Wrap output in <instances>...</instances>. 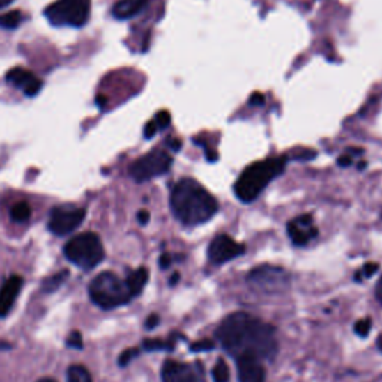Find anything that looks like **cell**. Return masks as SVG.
Instances as JSON below:
<instances>
[{"label": "cell", "mask_w": 382, "mask_h": 382, "mask_svg": "<svg viewBox=\"0 0 382 382\" xmlns=\"http://www.w3.org/2000/svg\"><path fill=\"white\" fill-rule=\"evenodd\" d=\"M38 382H56V381L52 379V378H42V379H39Z\"/></svg>", "instance_id": "44"}, {"label": "cell", "mask_w": 382, "mask_h": 382, "mask_svg": "<svg viewBox=\"0 0 382 382\" xmlns=\"http://www.w3.org/2000/svg\"><path fill=\"white\" fill-rule=\"evenodd\" d=\"M286 162H289V158L281 155L250 165L235 184V193L238 199L243 204H250V201L256 200L266 185L284 172Z\"/></svg>", "instance_id": "3"}, {"label": "cell", "mask_w": 382, "mask_h": 382, "mask_svg": "<svg viewBox=\"0 0 382 382\" xmlns=\"http://www.w3.org/2000/svg\"><path fill=\"white\" fill-rule=\"evenodd\" d=\"M66 259L75 266L91 270L105 259V250L100 238L96 233H82L72 238L65 245Z\"/></svg>", "instance_id": "5"}, {"label": "cell", "mask_w": 382, "mask_h": 382, "mask_svg": "<svg viewBox=\"0 0 382 382\" xmlns=\"http://www.w3.org/2000/svg\"><path fill=\"white\" fill-rule=\"evenodd\" d=\"M379 269V264L378 263H374V261H370V263H366L362 272L357 273V275H363L365 278H370V277H374V275L378 272Z\"/></svg>", "instance_id": "28"}, {"label": "cell", "mask_w": 382, "mask_h": 382, "mask_svg": "<svg viewBox=\"0 0 382 382\" xmlns=\"http://www.w3.org/2000/svg\"><path fill=\"white\" fill-rule=\"evenodd\" d=\"M205 157H206V160H208V162L215 163V162L218 160V153H217V151H212V150H206Z\"/></svg>", "instance_id": "37"}, {"label": "cell", "mask_w": 382, "mask_h": 382, "mask_svg": "<svg viewBox=\"0 0 382 382\" xmlns=\"http://www.w3.org/2000/svg\"><path fill=\"white\" fill-rule=\"evenodd\" d=\"M30 215H31V209L26 201H20V204L14 205L13 209H10V218H13L15 222H26L29 221Z\"/></svg>", "instance_id": "21"}, {"label": "cell", "mask_w": 382, "mask_h": 382, "mask_svg": "<svg viewBox=\"0 0 382 382\" xmlns=\"http://www.w3.org/2000/svg\"><path fill=\"white\" fill-rule=\"evenodd\" d=\"M6 81L13 86L23 90L30 98L36 96L42 89V81L36 78L33 73L23 69V68H14L8 72Z\"/></svg>", "instance_id": "14"}, {"label": "cell", "mask_w": 382, "mask_h": 382, "mask_svg": "<svg viewBox=\"0 0 382 382\" xmlns=\"http://www.w3.org/2000/svg\"><path fill=\"white\" fill-rule=\"evenodd\" d=\"M247 282L252 290L263 294H280L290 286V273L280 266L261 264L254 268L247 277Z\"/></svg>", "instance_id": "7"}, {"label": "cell", "mask_w": 382, "mask_h": 382, "mask_svg": "<svg viewBox=\"0 0 382 382\" xmlns=\"http://www.w3.org/2000/svg\"><path fill=\"white\" fill-rule=\"evenodd\" d=\"M13 2H14V0H0V8H5V6L13 3Z\"/></svg>", "instance_id": "41"}, {"label": "cell", "mask_w": 382, "mask_h": 382, "mask_svg": "<svg viewBox=\"0 0 382 382\" xmlns=\"http://www.w3.org/2000/svg\"><path fill=\"white\" fill-rule=\"evenodd\" d=\"M163 382H206L204 366L200 363H184L167 360L162 367Z\"/></svg>", "instance_id": "10"}, {"label": "cell", "mask_w": 382, "mask_h": 382, "mask_svg": "<svg viewBox=\"0 0 382 382\" xmlns=\"http://www.w3.org/2000/svg\"><path fill=\"white\" fill-rule=\"evenodd\" d=\"M171 114H169L167 111H160V112H158L157 114V116H155V124H157V127H158V129H166V127L169 125V124H171Z\"/></svg>", "instance_id": "26"}, {"label": "cell", "mask_w": 382, "mask_h": 382, "mask_svg": "<svg viewBox=\"0 0 382 382\" xmlns=\"http://www.w3.org/2000/svg\"><path fill=\"white\" fill-rule=\"evenodd\" d=\"M86 218V209L73 205L56 206L51 211L48 229L56 236H66L75 231Z\"/></svg>", "instance_id": "9"}, {"label": "cell", "mask_w": 382, "mask_h": 382, "mask_svg": "<svg viewBox=\"0 0 382 382\" xmlns=\"http://www.w3.org/2000/svg\"><path fill=\"white\" fill-rule=\"evenodd\" d=\"M68 382H93V381L87 367H84L81 365H73L68 369Z\"/></svg>", "instance_id": "18"}, {"label": "cell", "mask_w": 382, "mask_h": 382, "mask_svg": "<svg viewBox=\"0 0 382 382\" xmlns=\"http://www.w3.org/2000/svg\"><path fill=\"white\" fill-rule=\"evenodd\" d=\"M250 105H259L263 106L264 105V96L260 93H254L250 98Z\"/></svg>", "instance_id": "32"}, {"label": "cell", "mask_w": 382, "mask_h": 382, "mask_svg": "<svg viewBox=\"0 0 382 382\" xmlns=\"http://www.w3.org/2000/svg\"><path fill=\"white\" fill-rule=\"evenodd\" d=\"M212 378L214 382H229L230 381V369L224 360L220 358L217 365L212 369Z\"/></svg>", "instance_id": "22"}, {"label": "cell", "mask_w": 382, "mask_h": 382, "mask_svg": "<svg viewBox=\"0 0 382 382\" xmlns=\"http://www.w3.org/2000/svg\"><path fill=\"white\" fill-rule=\"evenodd\" d=\"M366 166H367V163L366 162H362V163H358V171H363V169H366Z\"/></svg>", "instance_id": "42"}, {"label": "cell", "mask_w": 382, "mask_h": 382, "mask_svg": "<svg viewBox=\"0 0 382 382\" xmlns=\"http://www.w3.org/2000/svg\"><path fill=\"white\" fill-rule=\"evenodd\" d=\"M96 100H98V105L100 106V108H103L105 103H106V98H103V96H98V99H96Z\"/></svg>", "instance_id": "39"}, {"label": "cell", "mask_w": 382, "mask_h": 382, "mask_svg": "<svg viewBox=\"0 0 382 382\" xmlns=\"http://www.w3.org/2000/svg\"><path fill=\"white\" fill-rule=\"evenodd\" d=\"M215 336L226 351L238 358L252 354L260 360H273L278 354L277 328L247 312H233L220 323Z\"/></svg>", "instance_id": "1"}, {"label": "cell", "mask_w": 382, "mask_h": 382, "mask_svg": "<svg viewBox=\"0 0 382 382\" xmlns=\"http://www.w3.org/2000/svg\"><path fill=\"white\" fill-rule=\"evenodd\" d=\"M21 21H23V15L20 10H10V13L0 15V27L13 30L21 24Z\"/></svg>", "instance_id": "20"}, {"label": "cell", "mask_w": 382, "mask_h": 382, "mask_svg": "<svg viewBox=\"0 0 382 382\" xmlns=\"http://www.w3.org/2000/svg\"><path fill=\"white\" fill-rule=\"evenodd\" d=\"M239 382H264L266 370L261 360L252 354H243L236 358Z\"/></svg>", "instance_id": "13"}, {"label": "cell", "mask_w": 382, "mask_h": 382, "mask_svg": "<svg viewBox=\"0 0 382 382\" xmlns=\"http://www.w3.org/2000/svg\"><path fill=\"white\" fill-rule=\"evenodd\" d=\"M337 165L341 166V167L351 166V165H353V157H351V155H342V157H339V158H337Z\"/></svg>", "instance_id": "33"}, {"label": "cell", "mask_w": 382, "mask_h": 382, "mask_svg": "<svg viewBox=\"0 0 382 382\" xmlns=\"http://www.w3.org/2000/svg\"><path fill=\"white\" fill-rule=\"evenodd\" d=\"M286 233L296 247H305L318 236V229L314 226L311 214H303L286 224Z\"/></svg>", "instance_id": "12"}, {"label": "cell", "mask_w": 382, "mask_h": 382, "mask_svg": "<svg viewBox=\"0 0 382 382\" xmlns=\"http://www.w3.org/2000/svg\"><path fill=\"white\" fill-rule=\"evenodd\" d=\"M171 209L184 226L204 224L218 212V201L191 178L179 181L171 193Z\"/></svg>", "instance_id": "2"}, {"label": "cell", "mask_w": 382, "mask_h": 382, "mask_svg": "<svg viewBox=\"0 0 382 382\" xmlns=\"http://www.w3.org/2000/svg\"><path fill=\"white\" fill-rule=\"evenodd\" d=\"M91 0H59L47 8L45 17L57 27H82L89 21Z\"/></svg>", "instance_id": "6"}, {"label": "cell", "mask_w": 382, "mask_h": 382, "mask_svg": "<svg viewBox=\"0 0 382 382\" xmlns=\"http://www.w3.org/2000/svg\"><path fill=\"white\" fill-rule=\"evenodd\" d=\"M172 166V157L165 150H154L130 166V176L137 183L150 181V179L165 175Z\"/></svg>", "instance_id": "8"}, {"label": "cell", "mask_w": 382, "mask_h": 382, "mask_svg": "<svg viewBox=\"0 0 382 382\" xmlns=\"http://www.w3.org/2000/svg\"><path fill=\"white\" fill-rule=\"evenodd\" d=\"M158 321H160V318H158V315H155V314H153L150 318H148V320H146V328H154L157 324H158Z\"/></svg>", "instance_id": "35"}, {"label": "cell", "mask_w": 382, "mask_h": 382, "mask_svg": "<svg viewBox=\"0 0 382 382\" xmlns=\"http://www.w3.org/2000/svg\"><path fill=\"white\" fill-rule=\"evenodd\" d=\"M158 127L155 124V121H150L146 125H145V130H144V136L146 137V139H151V137L157 133Z\"/></svg>", "instance_id": "30"}, {"label": "cell", "mask_w": 382, "mask_h": 382, "mask_svg": "<svg viewBox=\"0 0 382 382\" xmlns=\"http://www.w3.org/2000/svg\"><path fill=\"white\" fill-rule=\"evenodd\" d=\"M90 299L105 311L123 306L133 299V294L125 280L112 272H102L89 285Z\"/></svg>", "instance_id": "4"}, {"label": "cell", "mask_w": 382, "mask_h": 382, "mask_svg": "<svg viewBox=\"0 0 382 382\" xmlns=\"http://www.w3.org/2000/svg\"><path fill=\"white\" fill-rule=\"evenodd\" d=\"M68 346L69 348H75V349H82V336L79 332H72L68 337Z\"/></svg>", "instance_id": "27"}, {"label": "cell", "mask_w": 382, "mask_h": 382, "mask_svg": "<svg viewBox=\"0 0 382 382\" xmlns=\"http://www.w3.org/2000/svg\"><path fill=\"white\" fill-rule=\"evenodd\" d=\"M171 263H172V257L169 256V254H163V256L160 257V268L167 269L169 266H171Z\"/></svg>", "instance_id": "34"}, {"label": "cell", "mask_w": 382, "mask_h": 382, "mask_svg": "<svg viewBox=\"0 0 382 382\" xmlns=\"http://www.w3.org/2000/svg\"><path fill=\"white\" fill-rule=\"evenodd\" d=\"M137 221H139L141 226H146L148 221H150V212L145 211V209L137 212Z\"/></svg>", "instance_id": "31"}, {"label": "cell", "mask_w": 382, "mask_h": 382, "mask_svg": "<svg viewBox=\"0 0 382 382\" xmlns=\"http://www.w3.org/2000/svg\"><path fill=\"white\" fill-rule=\"evenodd\" d=\"M378 348H379V351L382 353V335L378 337Z\"/></svg>", "instance_id": "43"}, {"label": "cell", "mask_w": 382, "mask_h": 382, "mask_svg": "<svg viewBox=\"0 0 382 382\" xmlns=\"http://www.w3.org/2000/svg\"><path fill=\"white\" fill-rule=\"evenodd\" d=\"M178 280H179V273H174V277L171 278V281H169V284H171V285H175V284L178 282Z\"/></svg>", "instance_id": "40"}, {"label": "cell", "mask_w": 382, "mask_h": 382, "mask_svg": "<svg viewBox=\"0 0 382 382\" xmlns=\"http://www.w3.org/2000/svg\"><path fill=\"white\" fill-rule=\"evenodd\" d=\"M375 297H376V300L382 305V275H381V278L376 284V289H375Z\"/></svg>", "instance_id": "36"}, {"label": "cell", "mask_w": 382, "mask_h": 382, "mask_svg": "<svg viewBox=\"0 0 382 382\" xmlns=\"http://www.w3.org/2000/svg\"><path fill=\"white\" fill-rule=\"evenodd\" d=\"M167 145L169 146H171V150H174V151H179V150H181V141H179V139H169L167 141Z\"/></svg>", "instance_id": "38"}, {"label": "cell", "mask_w": 382, "mask_h": 382, "mask_svg": "<svg viewBox=\"0 0 382 382\" xmlns=\"http://www.w3.org/2000/svg\"><path fill=\"white\" fill-rule=\"evenodd\" d=\"M245 252V247L242 243L231 239L227 235H218L208 247V259L212 264H224L233 259H236Z\"/></svg>", "instance_id": "11"}, {"label": "cell", "mask_w": 382, "mask_h": 382, "mask_svg": "<svg viewBox=\"0 0 382 382\" xmlns=\"http://www.w3.org/2000/svg\"><path fill=\"white\" fill-rule=\"evenodd\" d=\"M370 328H372V320L370 318H363V320H358L354 324V332L360 337H366L370 333Z\"/></svg>", "instance_id": "24"}, {"label": "cell", "mask_w": 382, "mask_h": 382, "mask_svg": "<svg viewBox=\"0 0 382 382\" xmlns=\"http://www.w3.org/2000/svg\"><path fill=\"white\" fill-rule=\"evenodd\" d=\"M144 349L146 351H160V349H171L175 348V341H158V339H145L142 342Z\"/></svg>", "instance_id": "23"}, {"label": "cell", "mask_w": 382, "mask_h": 382, "mask_svg": "<svg viewBox=\"0 0 382 382\" xmlns=\"http://www.w3.org/2000/svg\"><path fill=\"white\" fill-rule=\"evenodd\" d=\"M145 5L146 0H120V2L115 3L112 14L119 20H129L139 14Z\"/></svg>", "instance_id": "16"}, {"label": "cell", "mask_w": 382, "mask_h": 382, "mask_svg": "<svg viewBox=\"0 0 382 382\" xmlns=\"http://www.w3.org/2000/svg\"><path fill=\"white\" fill-rule=\"evenodd\" d=\"M137 354H139V349H137V348H129V349H125V351H124V353L120 356V358H119V365L123 366V367L127 366Z\"/></svg>", "instance_id": "25"}, {"label": "cell", "mask_w": 382, "mask_h": 382, "mask_svg": "<svg viewBox=\"0 0 382 382\" xmlns=\"http://www.w3.org/2000/svg\"><path fill=\"white\" fill-rule=\"evenodd\" d=\"M69 277V272L68 270H63L61 273H56L54 277H51L48 280H45L44 282H42V290H44L45 293H51V291H56L57 289H60V286L63 285V282H65Z\"/></svg>", "instance_id": "19"}, {"label": "cell", "mask_w": 382, "mask_h": 382, "mask_svg": "<svg viewBox=\"0 0 382 382\" xmlns=\"http://www.w3.org/2000/svg\"><path fill=\"white\" fill-rule=\"evenodd\" d=\"M148 278H150V273H148L146 268H139L137 270L132 272L129 277H127V285H129V289L133 294V297L139 296L144 290V286L148 282Z\"/></svg>", "instance_id": "17"}, {"label": "cell", "mask_w": 382, "mask_h": 382, "mask_svg": "<svg viewBox=\"0 0 382 382\" xmlns=\"http://www.w3.org/2000/svg\"><path fill=\"white\" fill-rule=\"evenodd\" d=\"M214 344H212L211 341H201V342H196V344H191V351H209V349H214Z\"/></svg>", "instance_id": "29"}, {"label": "cell", "mask_w": 382, "mask_h": 382, "mask_svg": "<svg viewBox=\"0 0 382 382\" xmlns=\"http://www.w3.org/2000/svg\"><path fill=\"white\" fill-rule=\"evenodd\" d=\"M23 286V278L13 275L0 289V316H6L17 300V297Z\"/></svg>", "instance_id": "15"}]
</instances>
